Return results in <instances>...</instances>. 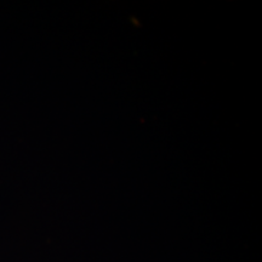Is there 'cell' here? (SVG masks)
I'll return each instance as SVG.
<instances>
[]
</instances>
